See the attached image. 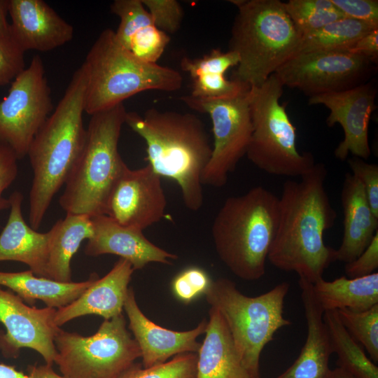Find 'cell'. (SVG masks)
Returning <instances> with one entry per match:
<instances>
[{"mask_svg":"<svg viewBox=\"0 0 378 378\" xmlns=\"http://www.w3.org/2000/svg\"><path fill=\"white\" fill-rule=\"evenodd\" d=\"M326 177V165L320 162L300 181L284 183L278 227L267 255L275 267L295 272L312 284L335 261V249L323 240L337 218L325 188Z\"/></svg>","mask_w":378,"mask_h":378,"instance_id":"6da1fadb","label":"cell"},{"mask_svg":"<svg viewBox=\"0 0 378 378\" xmlns=\"http://www.w3.org/2000/svg\"><path fill=\"white\" fill-rule=\"evenodd\" d=\"M87 83V70L82 64L30 144L27 156L34 177L29 192V222L36 230L83 149L87 136L83 119Z\"/></svg>","mask_w":378,"mask_h":378,"instance_id":"7a4b0ae2","label":"cell"},{"mask_svg":"<svg viewBox=\"0 0 378 378\" xmlns=\"http://www.w3.org/2000/svg\"><path fill=\"white\" fill-rule=\"evenodd\" d=\"M125 124L145 141L152 169L174 180L184 205L198 211L204 201L202 175L213 149L202 120L193 113L151 108L143 116L127 111Z\"/></svg>","mask_w":378,"mask_h":378,"instance_id":"3957f363","label":"cell"},{"mask_svg":"<svg viewBox=\"0 0 378 378\" xmlns=\"http://www.w3.org/2000/svg\"><path fill=\"white\" fill-rule=\"evenodd\" d=\"M279 216V198L262 186L226 199L211 235L218 257L233 274L245 281L264 276Z\"/></svg>","mask_w":378,"mask_h":378,"instance_id":"277c9868","label":"cell"},{"mask_svg":"<svg viewBox=\"0 0 378 378\" xmlns=\"http://www.w3.org/2000/svg\"><path fill=\"white\" fill-rule=\"evenodd\" d=\"M237 13L229 50L239 58L232 80L250 88L264 83L298 52L302 35L279 0H234Z\"/></svg>","mask_w":378,"mask_h":378,"instance_id":"5b68a950","label":"cell"},{"mask_svg":"<svg viewBox=\"0 0 378 378\" xmlns=\"http://www.w3.org/2000/svg\"><path fill=\"white\" fill-rule=\"evenodd\" d=\"M126 113L122 103L90 115L83 149L59 200L66 214L105 215L110 193L127 167L118 148Z\"/></svg>","mask_w":378,"mask_h":378,"instance_id":"8992f818","label":"cell"},{"mask_svg":"<svg viewBox=\"0 0 378 378\" xmlns=\"http://www.w3.org/2000/svg\"><path fill=\"white\" fill-rule=\"evenodd\" d=\"M83 64L88 74L85 112L90 115L144 91L174 92L182 86L180 72L138 59L118 42L111 29L100 33Z\"/></svg>","mask_w":378,"mask_h":378,"instance_id":"52a82bcc","label":"cell"},{"mask_svg":"<svg viewBox=\"0 0 378 378\" xmlns=\"http://www.w3.org/2000/svg\"><path fill=\"white\" fill-rule=\"evenodd\" d=\"M290 285L279 284L270 290L251 297L241 293L226 278L211 280L204 293L211 307L223 317L244 366L251 378H260L262 351L280 328L290 326L284 317V304Z\"/></svg>","mask_w":378,"mask_h":378,"instance_id":"ba28073f","label":"cell"},{"mask_svg":"<svg viewBox=\"0 0 378 378\" xmlns=\"http://www.w3.org/2000/svg\"><path fill=\"white\" fill-rule=\"evenodd\" d=\"M284 85L274 74L261 85L251 88L253 132L246 155L258 169L277 176H302L316 164L309 152L297 148L296 128L280 99Z\"/></svg>","mask_w":378,"mask_h":378,"instance_id":"9c48e42d","label":"cell"},{"mask_svg":"<svg viewBox=\"0 0 378 378\" xmlns=\"http://www.w3.org/2000/svg\"><path fill=\"white\" fill-rule=\"evenodd\" d=\"M55 363L65 378H122L141 358L122 314L104 320L90 336L59 329Z\"/></svg>","mask_w":378,"mask_h":378,"instance_id":"30bf717a","label":"cell"},{"mask_svg":"<svg viewBox=\"0 0 378 378\" xmlns=\"http://www.w3.org/2000/svg\"><path fill=\"white\" fill-rule=\"evenodd\" d=\"M250 92L251 88L245 87L218 98L179 97L192 110L208 114L212 122V154L202 175L203 185L225 186L228 175L246 154L253 132Z\"/></svg>","mask_w":378,"mask_h":378,"instance_id":"8fae6325","label":"cell"},{"mask_svg":"<svg viewBox=\"0 0 378 378\" xmlns=\"http://www.w3.org/2000/svg\"><path fill=\"white\" fill-rule=\"evenodd\" d=\"M52 108L43 62L36 55L0 102V145L11 150L18 160L24 158Z\"/></svg>","mask_w":378,"mask_h":378,"instance_id":"7c38bea8","label":"cell"},{"mask_svg":"<svg viewBox=\"0 0 378 378\" xmlns=\"http://www.w3.org/2000/svg\"><path fill=\"white\" fill-rule=\"evenodd\" d=\"M371 62L348 50L298 52L274 73L284 86L309 97L358 85Z\"/></svg>","mask_w":378,"mask_h":378,"instance_id":"4fadbf2b","label":"cell"},{"mask_svg":"<svg viewBox=\"0 0 378 378\" xmlns=\"http://www.w3.org/2000/svg\"><path fill=\"white\" fill-rule=\"evenodd\" d=\"M56 310L28 306L18 295L0 286V322L6 330L0 335L3 354L15 357L21 349L29 348L52 365L57 356L54 340L60 328L54 322Z\"/></svg>","mask_w":378,"mask_h":378,"instance_id":"5bb4252c","label":"cell"},{"mask_svg":"<svg viewBox=\"0 0 378 378\" xmlns=\"http://www.w3.org/2000/svg\"><path fill=\"white\" fill-rule=\"evenodd\" d=\"M167 204L161 177L148 164L137 169L127 167L110 193L105 215L143 231L164 218Z\"/></svg>","mask_w":378,"mask_h":378,"instance_id":"9a60e30c","label":"cell"},{"mask_svg":"<svg viewBox=\"0 0 378 378\" xmlns=\"http://www.w3.org/2000/svg\"><path fill=\"white\" fill-rule=\"evenodd\" d=\"M376 94L375 87L368 83L309 97V104L323 105L329 110L328 127L337 123L343 129L344 139L334 152L337 159L344 161L349 153L364 160L370 156L368 127Z\"/></svg>","mask_w":378,"mask_h":378,"instance_id":"2e32d148","label":"cell"},{"mask_svg":"<svg viewBox=\"0 0 378 378\" xmlns=\"http://www.w3.org/2000/svg\"><path fill=\"white\" fill-rule=\"evenodd\" d=\"M10 34L24 52H46L71 41L74 27L43 0H8Z\"/></svg>","mask_w":378,"mask_h":378,"instance_id":"e0dca14e","label":"cell"},{"mask_svg":"<svg viewBox=\"0 0 378 378\" xmlns=\"http://www.w3.org/2000/svg\"><path fill=\"white\" fill-rule=\"evenodd\" d=\"M124 310L129 320V328L139 347L144 368L163 363L181 354L199 351L201 343L197 339L206 331L205 319L190 330L175 331L163 328L142 312L131 287L127 291Z\"/></svg>","mask_w":378,"mask_h":378,"instance_id":"ac0fdd59","label":"cell"},{"mask_svg":"<svg viewBox=\"0 0 378 378\" xmlns=\"http://www.w3.org/2000/svg\"><path fill=\"white\" fill-rule=\"evenodd\" d=\"M91 218L94 234L85 248L88 256L116 255L127 260L134 270L150 262L169 265L178 258L149 241L142 230L122 226L106 215Z\"/></svg>","mask_w":378,"mask_h":378,"instance_id":"d6986e66","label":"cell"},{"mask_svg":"<svg viewBox=\"0 0 378 378\" xmlns=\"http://www.w3.org/2000/svg\"><path fill=\"white\" fill-rule=\"evenodd\" d=\"M134 270L126 260L120 258L102 278H97L77 299L57 309L54 322L58 327L85 315H99L109 320L122 314Z\"/></svg>","mask_w":378,"mask_h":378,"instance_id":"ffe728a7","label":"cell"},{"mask_svg":"<svg viewBox=\"0 0 378 378\" xmlns=\"http://www.w3.org/2000/svg\"><path fill=\"white\" fill-rule=\"evenodd\" d=\"M8 199L10 214L0 234V262L26 264L35 275L47 278L50 232H38L25 222L20 192H13Z\"/></svg>","mask_w":378,"mask_h":378,"instance_id":"44dd1931","label":"cell"},{"mask_svg":"<svg viewBox=\"0 0 378 378\" xmlns=\"http://www.w3.org/2000/svg\"><path fill=\"white\" fill-rule=\"evenodd\" d=\"M299 285L307 321V338L295 361L276 378H326L332 351L323 319L324 312L313 295L312 284L300 278Z\"/></svg>","mask_w":378,"mask_h":378,"instance_id":"7402d4cb","label":"cell"},{"mask_svg":"<svg viewBox=\"0 0 378 378\" xmlns=\"http://www.w3.org/2000/svg\"><path fill=\"white\" fill-rule=\"evenodd\" d=\"M344 234L335 249V261L345 263L358 257L378 232V218L372 211L365 190L351 173L345 174L341 191Z\"/></svg>","mask_w":378,"mask_h":378,"instance_id":"603a6c76","label":"cell"},{"mask_svg":"<svg viewBox=\"0 0 378 378\" xmlns=\"http://www.w3.org/2000/svg\"><path fill=\"white\" fill-rule=\"evenodd\" d=\"M209 317L197 352L195 378H251L220 313L210 307Z\"/></svg>","mask_w":378,"mask_h":378,"instance_id":"cb8c5ba5","label":"cell"},{"mask_svg":"<svg viewBox=\"0 0 378 378\" xmlns=\"http://www.w3.org/2000/svg\"><path fill=\"white\" fill-rule=\"evenodd\" d=\"M98 277L92 273L84 281L59 282L38 276L30 270L18 272L0 271V286L7 287L29 304L39 300L46 307L57 309L77 299Z\"/></svg>","mask_w":378,"mask_h":378,"instance_id":"d4e9b609","label":"cell"},{"mask_svg":"<svg viewBox=\"0 0 378 378\" xmlns=\"http://www.w3.org/2000/svg\"><path fill=\"white\" fill-rule=\"evenodd\" d=\"M47 278L71 282V262L85 239L94 234L92 218L84 214H66L49 230Z\"/></svg>","mask_w":378,"mask_h":378,"instance_id":"484cf974","label":"cell"},{"mask_svg":"<svg viewBox=\"0 0 378 378\" xmlns=\"http://www.w3.org/2000/svg\"><path fill=\"white\" fill-rule=\"evenodd\" d=\"M312 293L323 312L365 311L378 304V273L354 279L343 276L332 281L321 278L312 284Z\"/></svg>","mask_w":378,"mask_h":378,"instance_id":"4316f807","label":"cell"},{"mask_svg":"<svg viewBox=\"0 0 378 378\" xmlns=\"http://www.w3.org/2000/svg\"><path fill=\"white\" fill-rule=\"evenodd\" d=\"M323 319L329 335L332 353L337 356L338 367L354 378H378V368L340 321L337 310L323 312Z\"/></svg>","mask_w":378,"mask_h":378,"instance_id":"83f0119b","label":"cell"},{"mask_svg":"<svg viewBox=\"0 0 378 378\" xmlns=\"http://www.w3.org/2000/svg\"><path fill=\"white\" fill-rule=\"evenodd\" d=\"M378 27L342 18L302 36L298 52L316 50H347L360 37Z\"/></svg>","mask_w":378,"mask_h":378,"instance_id":"f1b7e54d","label":"cell"},{"mask_svg":"<svg viewBox=\"0 0 378 378\" xmlns=\"http://www.w3.org/2000/svg\"><path fill=\"white\" fill-rule=\"evenodd\" d=\"M284 6L302 36L344 18L331 0H289Z\"/></svg>","mask_w":378,"mask_h":378,"instance_id":"f546056e","label":"cell"},{"mask_svg":"<svg viewBox=\"0 0 378 378\" xmlns=\"http://www.w3.org/2000/svg\"><path fill=\"white\" fill-rule=\"evenodd\" d=\"M340 321L349 333L362 345L374 363L378 362V304L360 312L337 309Z\"/></svg>","mask_w":378,"mask_h":378,"instance_id":"4dcf8cb0","label":"cell"},{"mask_svg":"<svg viewBox=\"0 0 378 378\" xmlns=\"http://www.w3.org/2000/svg\"><path fill=\"white\" fill-rule=\"evenodd\" d=\"M110 9L120 19L118 27L114 33L116 40L122 47L138 31L154 25L141 0H115Z\"/></svg>","mask_w":378,"mask_h":378,"instance_id":"1f68e13d","label":"cell"},{"mask_svg":"<svg viewBox=\"0 0 378 378\" xmlns=\"http://www.w3.org/2000/svg\"><path fill=\"white\" fill-rule=\"evenodd\" d=\"M197 361V353L181 354L148 368L135 365L122 378H195Z\"/></svg>","mask_w":378,"mask_h":378,"instance_id":"d6a6232c","label":"cell"},{"mask_svg":"<svg viewBox=\"0 0 378 378\" xmlns=\"http://www.w3.org/2000/svg\"><path fill=\"white\" fill-rule=\"evenodd\" d=\"M169 41L167 34L151 25L135 33L123 48L142 62L156 64Z\"/></svg>","mask_w":378,"mask_h":378,"instance_id":"836d02e7","label":"cell"},{"mask_svg":"<svg viewBox=\"0 0 378 378\" xmlns=\"http://www.w3.org/2000/svg\"><path fill=\"white\" fill-rule=\"evenodd\" d=\"M239 62V56L235 52L230 50L223 52L220 49L215 48L201 57H183L180 66L193 78L207 74H225L230 68L237 66Z\"/></svg>","mask_w":378,"mask_h":378,"instance_id":"e575fe53","label":"cell"},{"mask_svg":"<svg viewBox=\"0 0 378 378\" xmlns=\"http://www.w3.org/2000/svg\"><path fill=\"white\" fill-rule=\"evenodd\" d=\"M150 13L154 25L167 34L179 29L183 18V10L176 0H141Z\"/></svg>","mask_w":378,"mask_h":378,"instance_id":"d590c367","label":"cell"},{"mask_svg":"<svg viewBox=\"0 0 378 378\" xmlns=\"http://www.w3.org/2000/svg\"><path fill=\"white\" fill-rule=\"evenodd\" d=\"M245 87L243 83L227 80L224 74H203L192 78L191 97L218 98L235 94Z\"/></svg>","mask_w":378,"mask_h":378,"instance_id":"8d00e7d4","label":"cell"},{"mask_svg":"<svg viewBox=\"0 0 378 378\" xmlns=\"http://www.w3.org/2000/svg\"><path fill=\"white\" fill-rule=\"evenodd\" d=\"M211 280L206 272L197 267H190L178 274L172 281L175 295L186 303L204 294Z\"/></svg>","mask_w":378,"mask_h":378,"instance_id":"74e56055","label":"cell"},{"mask_svg":"<svg viewBox=\"0 0 378 378\" xmlns=\"http://www.w3.org/2000/svg\"><path fill=\"white\" fill-rule=\"evenodd\" d=\"M24 54L10 36L0 35V86L11 83L25 69Z\"/></svg>","mask_w":378,"mask_h":378,"instance_id":"f35d334b","label":"cell"},{"mask_svg":"<svg viewBox=\"0 0 378 378\" xmlns=\"http://www.w3.org/2000/svg\"><path fill=\"white\" fill-rule=\"evenodd\" d=\"M347 162L351 174L361 183L372 213L378 218V165L356 157L347 159Z\"/></svg>","mask_w":378,"mask_h":378,"instance_id":"ab89813d","label":"cell"},{"mask_svg":"<svg viewBox=\"0 0 378 378\" xmlns=\"http://www.w3.org/2000/svg\"><path fill=\"white\" fill-rule=\"evenodd\" d=\"M344 18L378 27L377 0H331Z\"/></svg>","mask_w":378,"mask_h":378,"instance_id":"60d3db41","label":"cell"},{"mask_svg":"<svg viewBox=\"0 0 378 378\" xmlns=\"http://www.w3.org/2000/svg\"><path fill=\"white\" fill-rule=\"evenodd\" d=\"M378 268V232L364 251L355 260L345 265L347 278L354 279L370 275Z\"/></svg>","mask_w":378,"mask_h":378,"instance_id":"b9f144b4","label":"cell"},{"mask_svg":"<svg viewBox=\"0 0 378 378\" xmlns=\"http://www.w3.org/2000/svg\"><path fill=\"white\" fill-rule=\"evenodd\" d=\"M18 158L8 148L0 145V211L10 208L9 199L3 193L18 175Z\"/></svg>","mask_w":378,"mask_h":378,"instance_id":"7bdbcfd3","label":"cell"},{"mask_svg":"<svg viewBox=\"0 0 378 378\" xmlns=\"http://www.w3.org/2000/svg\"><path fill=\"white\" fill-rule=\"evenodd\" d=\"M351 53L365 57L371 62L378 59V28L360 37L349 50Z\"/></svg>","mask_w":378,"mask_h":378,"instance_id":"ee69618b","label":"cell"},{"mask_svg":"<svg viewBox=\"0 0 378 378\" xmlns=\"http://www.w3.org/2000/svg\"><path fill=\"white\" fill-rule=\"evenodd\" d=\"M52 365H30L28 368L29 374L31 378H65L58 374L52 368Z\"/></svg>","mask_w":378,"mask_h":378,"instance_id":"f6af8a7d","label":"cell"},{"mask_svg":"<svg viewBox=\"0 0 378 378\" xmlns=\"http://www.w3.org/2000/svg\"><path fill=\"white\" fill-rule=\"evenodd\" d=\"M8 0H0V35L10 36V24L7 21Z\"/></svg>","mask_w":378,"mask_h":378,"instance_id":"bcb514c9","label":"cell"},{"mask_svg":"<svg viewBox=\"0 0 378 378\" xmlns=\"http://www.w3.org/2000/svg\"><path fill=\"white\" fill-rule=\"evenodd\" d=\"M0 378H31L29 374H24L13 365L0 363Z\"/></svg>","mask_w":378,"mask_h":378,"instance_id":"7dc6e473","label":"cell"},{"mask_svg":"<svg viewBox=\"0 0 378 378\" xmlns=\"http://www.w3.org/2000/svg\"><path fill=\"white\" fill-rule=\"evenodd\" d=\"M326 378H354L351 374L340 367L330 370Z\"/></svg>","mask_w":378,"mask_h":378,"instance_id":"c3c4849f","label":"cell"}]
</instances>
